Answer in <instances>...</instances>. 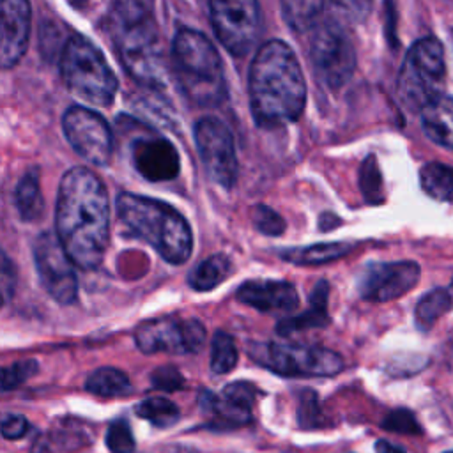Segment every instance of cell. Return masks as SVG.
<instances>
[{
	"label": "cell",
	"mask_w": 453,
	"mask_h": 453,
	"mask_svg": "<svg viewBox=\"0 0 453 453\" xmlns=\"http://www.w3.org/2000/svg\"><path fill=\"white\" fill-rule=\"evenodd\" d=\"M448 453H453V451H448Z\"/></svg>",
	"instance_id": "cell-40"
},
{
	"label": "cell",
	"mask_w": 453,
	"mask_h": 453,
	"mask_svg": "<svg viewBox=\"0 0 453 453\" xmlns=\"http://www.w3.org/2000/svg\"><path fill=\"white\" fill-rule=\"evenodd\" d=\"M310 60L317 78L338 88L345 85L356 69V50L345 28L334 19H320L311 32Z\"/></svg>",
	"instance_id": "cell-9"
},
{
	"label": "cell",
	"mask_w": 453,
	"mask_h": 453,
	"mask_svg": "<svg viewBox=\"0 0 453 453\" xmlns=\"http://www.w3.org/2000/svg\"><path fill=\"white\" fill-rule=\"evenodd\" d=\"M419 115L425 134L434 143L453 150V97L441 94Z\"/></svg>",
	"instance_id": "cell-21"
},
{
	"label": "cell",
	"mask_w": 453,
	"mask_h": 453,
	"mask_svg": "<svg viewBox=\"0 0 453 453\" xmlns=\"http://www.w3.org/2000/svg\"><path fill=\"white\" fill-rule=\"evenodd\" d=\"M242 304H248L262 313L294 311L299 306L296 287L281 280H250L235 292Z\"/></svg>",
	"instance_id": "cell-19"
},
{
	"label": "cell",
	"mask_w": 453,
	"mask_h": 453,
	"mask_svg": "<svg viewBox=\"0 0 453 453\" xmlns=\"http://www.w3.org/2000/svg\"><path fill=\"white\" fill-rule=\"evenodd\" d=\"M419 182L426 195L435 200H453V166L426 163L419 170Z\"/></svg>",
	"instance_id": "cell-26"
},
{
	"label": "cell",
	"mask_w": 453,
	"mask_h": 453,
	"mask_svg": "<svg viewBox=\"0 0 453 453\" xmlns=\"http://www.w3.org/2000/svg\"><path fill=\"white\" fill-rule=\"evenodd\" d=\"M106 444L111 453H133L134 439L126 419H117L106 432Z\"/></svg>",
	"instance_id": "cell-33"
},
{
	"label": "cell",
	"mask_w": 453,
	"mask_h": 453,
	"mask_svg": "<svg viewBox=\"0 0 453 453\" xmlns=\"http://www.w3.org/2000/svg\"><path fill=\"white\" fill-rule=\"evenodd\" d=\"M418 280L419 265L414 262H373L363 269L357 290L363 299L386 303L412 290Z\"/></svg>",
	"instance_id": "cell-15"
},
{
	"label": "cell",
	"mask_w": 453,
	"mask_h": 453,
	"mask_svg": "<svg viewBox=\"0 0 453 453\" xmlns=\"http://www.w3.org/2000/svg\"><path fill=\"white\" fill-rule=\"evenodd\" d=\"M193 136L209 179L223 189H232L237 182L239 163L226 124L216 117H202L193 127Z\"/></svg>",
	"instance_id": "cell-11"
},
{
	"label": "cell",
	"mask_w": 453,
	"mask_h": 453,
	"mask_svg": "<svg viewBox=\"0 0 453 453\" xmlns=\"http://www.w3.org/2000/svg\"><path fill=\"white\" fill-rule=\"evenodd\" d=\"M14 207L21 221H35L44 209L37 168H30L18 180L14 189Z\"/></svg>",
	"instance_id": "cell-22"
},
{
	"label": "cell",
	"mask_w": 453,
	"mask_h": 453,
	"mask_svg": "<svg viewBox=\"0 0 453 453\" xmlns=\"http://www.w3.org/2000/svg\"><path fill=\"white\" fill-rule=\"evenodd\" d=\"M16 290V267L7 253H2V297L4 304H7Z\"/></svg>",
	"instance_id": "cell-36"
},
{
	"label": "cell",
	"mask_w": 453,
	"mask_h": 453,
	"mask_svg": "<svg viewBox=\"0 0 453 453\" xmlns=\"http://www.w3.org/2000/svg\"><path fill=\"white\" fill-rule=\"evenodd\" d=\"M117 216L136 237L152 246L173 265L184 264L193 251V234L186 218L166 202L120 193L115 200Z\"/></svg>",
	"instance_id": "cell-4"
},
{
	"label": "cell",
	"mask_w": 453,
	"mask_h": 453,
	"mask_svg": "<svg viewBox=\"0 0 453 453\" xmlns=\"http://www.w3.org/2000/svg\"><path fill=\"white\" fill-rule=\"evenodd\" d=\"M134 411L140 418L150 421L154 426H159V428L172 426L173 423H177V419L180 416L179 407L165 396L145 398L134 407Z\"/></svg>",
	"instance_id": "cell-28"
},
{
	"label": "cell",
	"mask_w": 453,
	"mask_h": 453,
	"mask_svg": "<svg viewBox=\"0 0 453 453\" xmlns=\"http://www.w3.org/2000/svg\"><path fill=\"white\" fill-rule=\"evenodd\" d=\"M152 453H191V451L186 449V448H179V446H165V448H159Z\"/></svg>",
	"instance_id": "cell-39"
},
{
	"label": "cell",
	"mask_w": 453,
	"mask_h": 453,
	"mask_svg": "<svg viewBox=\"0 0 453 453\" xmlns=\"http://www.w3.org/2000/svg\"><path fill=\"white\" fill-rule=\"evenodd\" d=\"M58 69L65 87L80 99L110 106L117 92V78L103 53L81 34H73L62 46Z\"/></svg>",
	"instance_id": "cell-6"
},
{
	"label": "cell",
	"mask_w": 453,
	"mask_h": 453,
	"mask_svg": "<svg viewBox=\"0 0 453 453\" xmlns=\"http://www.w3.org/2000/svg\"><path fill=\"white\" fill-rule=\"evenodd\" d=\"M30 34V4L7 0L2 4L0 60L4 69L14 67L27 51Z\"/></svg>",
	"instance_id": "cell-18"
},
{
	"label": "cell",
	"mask_w": 453,
	"mask_h": 453,
	"mask_svg": "<svg viewBox=\"0 0 453 453\" xmlns=\"http://www.w3.org/2000/svg\"><path fill=\"white\" fill-rule=\"evenodd\" d=\"M173 76L184 96L203 108L218 106L226 97V80L216 46L198 30L180 28L172 42Z\"/></svg>",
	"instance_id": "cell-5"
},
{
	"label": "cell",
	"mask_w": 453,
	"mask_h": 453,
	"mask_svg": "<svg viewBox=\"0 0 453 453\" xmlns=\"http://www.w3.org/2000/svg\"><path fill=\"white\" fill-rule=\"evenodd\" d=\"M375 451L377 453H405L402 448L388 442V441H377L375 442Z\"/></svg>",
	"instance_id": "cell-38"
},
{
	"label": "cell",
	"mask_w": 453,
	"mask_h": 453,
	"mask_svg": "<svg viewBox=\"0 0 453 453\" xmlns=\"http://www.w3.org/2000/svg\"><path fill=\"white\" fill-rule=\"evenodd\" d=\"M239 359L235 343L225 331H216L211 343V370L216 375L228 373L235 368Z\"/></svg>",
	"instance_id": "cell-30"
},
{
	"label": "cell",
	"mask_w": 453,
	"mask_h": 453,
	"mask_svg": "<svg viewBox=\"0 0 453 453\" xmlns=\"http://www.w3.org/2000/svg\"><path fill=\"white\" fill-rule=\"evenodd\" d=\"M250 106L255 122L276 127L301 117L306 103V81L294 50L280 41L264 42L250 65Z\"/></svg>",
	"instance_id": "cell-2"
},
{
	"label": "cell",
	"mask_w": 453,
	"mask_h": 453,
	"mask_svg": "<svg viewBox=\"0 0 453 453\" xmlns=\"http://www.w3.org/2000/svg\"><path fill=\"white\" fill-rule=\"evenodd\" d=\"M62 131L78 156L96 166H104L111 157L113 136L108 122L96 111L74 104L62 115Z\"/></svg>",
	"instance_id": "cell-14"
},
{
	"label": "cell",
	"mask_w": 453,
	"mask_h": 453,
	"mask_svg": "<svg viewBox=\"0 0 453 453\" xmlns=\"http://www.w3.org/2000/svg\"><path fill=\"white\" fill-rule=\"evenodd\" d=\"M28 421L19 414H5L2 418V434L5 439H19L27 434Z\"/></svg>",
	"instance_id": "cell-37"
},
{
	"label": "cell",
	"mask_w": 453,
	"mask_h": 453,
	"mask_svg": "<svg viewBox=\"0 0 453 453\" xmlns=\"http://www.w3.org/2000/svg\"><path fill=\"white\" fill-rule=\"evenodd\" d=\"M352 250L349 242H317L301 248L281 250L280 257L296 265H319L333 262Z\"/></svg>",
	"instance_id": "cell-23"
},
{
	"label": "cell",
	"mask_w": 453,
	"mask_h": 453,
	"mask_svg": "<svg viewBox=\"0 0 453 453\" xmlns=\"http://www.w3.org/2000/svg\"><path fill=\"white\" fill-rule=\"evenodd\" d=\"M230 258L216 253L198 262L188 274V283L193 290L207 292L218 287L230 274Z\"/></svg>",
	"instance_id": "cell-24"
},
{
	"label": "cell",
	"mask_w": 453,
	"mask_h": 453,
	"mask_svg": "<svg viewBox=\"0 0 453 453\" xmlns=\"http://www.w3.org/2000/svg\"><path fill=\"white\" fill-rule=\"evenodd\" d=\"M209 16L218 41L234 57L248 55L262 34V11L258 2H211Z\"/></svg>",
	"instance_id": "cell-10"
},
{
	"label": "cell",
	"mask_w": 453,
	"mask_h": 453,
	"mask_svg": "<svg viewBox=\"0 0 453 453\" xmlns=\"http://www.w3.org/2000/svg\"><path fill=\"white\" fill-rule=\"evenodd\" d=\"M150 382L154 388L163 389V391H175L179 388H182L184 379L179 373V370L175 366H161L156 368L150 375Z\"/></svg>",
	"instance_id": "cell-35"
},
{
	"label": "cell",
	"mask_w": 453,
	"mask_h": 453,
	"mask_svg": "<svg viewBox=\"0 0 453 453\" xmlns=\"http://www.w3.org/2000/svg\"><path fill=\"white\" fill-rule=\"evenodd\" d=\"M103 25L129 76L140 85L161 87L165 83V60L152 4L113 2Z\"/></svg>",
	"instance_id": "cell-3"
},
{
	"label": "cell",
	"mask_w": 453,
	"mask_h": 453,
	"mask_svg": "<svg viewBox=\"0 0 453 453\" xmlns=\"http://www.w3.org/2000/svg\"><path fill=\"white\" fill-rule=\"evenodd\" d=\"M251 219H253V225L255 228L264 234V235H281L283 230H285V221L283 218L271 207L267 205H255L253 207V212H251Z\"/></svg>",
	"instance_id": "cell-32"
},
{
	"label": "cell",
	"mask_w": 453,
	"mask_h": 453,
	"mask_svg": "<svg viewBox=\"0 0 453 453\" xmlns=\"http://www.w3.org/2000/svg\"><path fill=\"white\" fill-rule=\"evenodd\" d=\"M85 389L104 398L124 396L131 391V382L124 372L111 366L96 368L85 380Z\"/></svg>",
	"instance_id": "cell-25"
},
{
	"label": "cell",
	"mask_w": 453,
	"mask_h": 453,
	"mask_svg": "<svg viewBox=\"0 0 453 453\" xmlns=\"http://www.w3.org/2000/svg\"><path fill=\"white\" fill-rule=\"evenodd\" d=\"M324 9H326V4L322 2H283L281 4L283 18L296 32L313 30L320 23Z\"/></svg>",
	"instance_id": "cell-27"
},
{
	"label": "cell",
	"mask_w": 453,
	"mask_h": 453,
	"mask_svg": "<svg viewBox=\"0 0 453 453\" xmlns=\"http://www.w3.org/2000/svg\"><path fill=\"white\" fill-rule=\"evenodd\" d=\"M446 76L444 51L437 39L423 37L416 41L400 67L396 92L411 110H423L439 97Z\"/></svg>",
	"instance_id": "cell-7"
},
{
	"label": "cell",
	"mask_w": 453,
	"mask_h": 453,
	"mask_svg": "<svg viewBox=\"0 0 453 453\" xmlns=\"http://www.w3.org/2000/svg\"><path fill=\"white\" fill-rule=\"evenodd\" d=\"M37 363L34 359H23L18 363H12L2 370V389L9 391L19 384H23L27 379H30L37 372Z\"/></svg>",
	"instance_id": "cell-34"
},
{
	"label": "cell",
	"mask_w": 453,
	"mask_h": 453,
	"mask_svg": "<svg viewBox=\"0 0 453 453\" xmlns=\"http://www.w3.org/2000/svg\"><path fill=\"white\" fill-rule=\"evenodd\" d=\"M327 297H329V283L320 280L311 294H310V306L299 315H292L283 319L276 326V333L281 336H288L296 331L311 329V327H326L329 324L327 315Z\"/></svg>",
	"instance_id": "cell-20"
},
{
	"label": "cell",
	"mask_w": 453,
	"mask_h": 453,
	"mask_svg": "<svg viewBox=\"0 0 453 453\" xmlns=\"http://www.w3.org/2000/svg\"><path fill=\"white\" fill-rule=\"evenodd\" d=\"M359 186L370 203H379L382 200V180L377 161L373 156H368L359 170Z\"/></svg>",
	"instance_id": "cell-31"
},
{
	"label": "cell",
	"mask_w": 453,
	"mask_h": 453,
	"mask_svg": "<svg viewBox=\"0 0 453 453\" xmlns=\"http://www.w3.org/2000/svg\"><path fill=\"white\" fill-rule=\"evenodd\" d=\"M205 342V327L196 319L161 317L134 329V343L143 354H193Z\"/></svg>",
	"instance_id": "cell-12"
},
{
	"label": "cell",
	"mask_w": 453,
	"mask_h": 453,
	"mask_svg": "<svg viewBox=\"0 0 453 453\" xmlns=\"http://www.w3.org/2000/svg\"><path fill=\"white\" fill-rule=\"evenodd\" d=\"M255 386L235 380L223 388L219 395L202 391L200 403L205 412L226 426H241L251 421V409L255 403Z\"/></svg>",
	"instance_id": "cell-17"
},
{
	"label": "cell",
	"mask_w": 453,
	"mask_h": 453,
	"mask_svg": "<svg viewBox=\"0 0 453 453\" xmlns=\"http://www.w3.org/2000/svg\"><path fill=\"white\" fill-rule=\"evenodd\" d=\"M55 234L76 267L92 271L103 262L110 241V196L92 170L74 166L62 175Z\"/></svg>",
	"instance_id": "cell-1"
},
{
	"label": "cell",
	"mask_w": 453,
	"mask_h": 453,
	"mask_svg": "<svg viewBox=\"0 0 453 453\" xmlns=\"http://www.w3.org/2000/svg\"><path fill=\"white\" fill-rule=\"evenodd\" d=\"M34 264L44 290L58 303L71 304L76 301L78 280L73 262L62 248L57 234L42 232L32 244Z\"/></svg>",
	"instance_id": "cell-13"
},
{
	"label": "cell",
	"mask_w": 453,
	"mask_h": 453,
	"mask_svg": "<svg viewBox=\"0 0 453 453\" xmlns=\"http://www.w3.org/2000/svg\"><path fill=\"white\" fill-rule=\"evenodd\" d=\"M129 159L134 170L150 182H166L179 175V152L166 138L149 131L129 143Z\"/></svg>",
	"instance_id": "cell-16"
},
{
	"label": "cell",
	"mask_w": 453,
	"mask_h": 453,
	"mask_svg": "<svg viewBox=\"0 0 453 453\" xmlns=\"http://www.w3.org/2000/svg\"><path fill=\"white\" fill-rule=\"evenodd\" d=\"M248 354L258 365L285 377H331L343 368L340 354L317 345L251 342Z\"/></svg>",
	"instance_id": "cell-8"
},
{
	"label": "cell",
	"mask_w": 453,
	"mask_h": 453,
	"mask_svg": "<svg viewBox=\"0 0 453 453\" xmlns=\"http://www.w3.org/2000/svg\"><path fill=\"white\" fill-rule=\"evenodd\" d=\"M453 297L442 290L435 288L421 297L416 306V324L419 329H428L435 324V320L451 306Z\"/></svg>",
	"instance_id": "cell-29"
}]
</instances>
